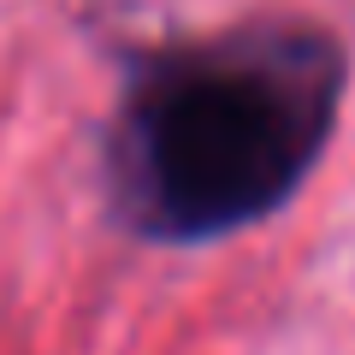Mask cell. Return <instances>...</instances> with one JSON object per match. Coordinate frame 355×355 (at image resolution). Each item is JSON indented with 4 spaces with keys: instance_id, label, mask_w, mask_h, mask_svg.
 Returning a JSON list of instances; mask_svg holds the SVG:
<instances>
[{
    "instance_id": "1",
    "label": "cell",
    "mask_w": 355,
    "mask_h": 355,
    "mask_svg": "<svg viewBox=\"0 0 355 355\" xmlns=\"http://www.w3.org/2000/svg\"><path fill=\"white\" fill-rule=\"evenodd\" d=\"M343 48L314 24H243L130 65L107 137L113 207L148 243H219L279 214L326 154Z\"/></svg>"
}]
</instances>
